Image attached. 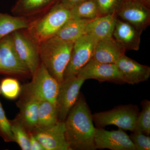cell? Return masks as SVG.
<instances>
[{
    "label": "cell",
    "instance_id": "cell-7",
    "mask_svg": "<svg viewBox=\"0 0 150 150\" xmlns=\"http://www.w3.org/2000/svg\"><path fill=\"white\" fill-rule=\"evenodd\" d=\"M97 42L92 36L87 34L75 41L64 73V81L76 76L91 60Z\"/></svg>",
    "mask_w": 150,
    "mask_h": 150
},
{
    "label": "cell",
    "instance_id": "cell-22",
    "mask_svg": "<svg viewBox=\"0 0 150 150\" xmlns=\"http://www.w3.org/2000/svg\"><path fill=\"white\" fill-rule=\"evenodd\" d=\"M54 0H18L12 11L17 16H31L43 10Z\"/></svg>",
    "mask_w": 150,
    "mask_h": 150
},
{
    "label": "cell",
    "instance_id": "cell-12",
    "mask_svg": "<svg viewBox=\"0 0 150 150\" xmlns=\"http://www.w3.org/2000/svg\"><path fill=\"white\" fill-rule=\"evenodd\" d=\"M117 17L143 32L150 25V11L140 2L128 1L121 4L116 12Z\"/></svg>",
    "mask_w": 150,
    "mask_h": 150
},
{
    "label": "cell",
    "instance_id": "cell-32",
    "mask_svg": "<svg viewBox=\"0 0 150 150\" xmlns=\"http://www.w3.org/2000/svg\"><path fill=\"white\" fill-rule=\"evenodd\" d=\"M142 3H143V4H144V1H143V0H142Z\"/></svg>",
    "mask_w": 150,
    "mask_h": 150
},
{
    "label": "cell",
    "instance_id": "cell-3",
    "mask_svg": "<svg viewBox=\"0 0 150 150\" xmlns=\"http://www.w3.org/2000/svg\"><path fill=\"white\" fill-rule=\"evenodd\" d=\"M71 18V8L61 3L54 6L41 17L31 21L26 30L39 44L55 36Z\"/></svg>",
    "mask_w": 150,
    "mask_h": 150
},
{
    "label": "cell",
    "instance_id": "cell-19",
    "mask_svg": "<svg viewBox=\"0 0 150 150\" xmlns=\"http://www.w3.org/2000/svg\"><path fill=\"white\" fill-rule=\"evenodd\" d=\"M91 20L71 18L55 36L66 42L74 43L86 34L87 25Z\"/></svg>",
    "mask_w": 150,
    "mask_h": 150
},
{
    "label": "cell",
    "instance_id": "cell-5",
    "mask_svg": "<svg viewBox=\"0 0 150 150\" xmlns=\"http://www.w3.org/2000/svg\"><path fill=\"white\" fill-rule=\"evenodd\" d=\"M139 109L137 105H128L118 106L114 109L96 112L93 119L98 128L114 125L124 130L135 131Z\"/></svg>",
    "mask_w": 150,
    "mask_h": 150
},
{
    "label": "cell",
    "instance_id": "cell-30",
    "mask_svg": "<svg viewBox=\"0 0 150 150\" xmlns=\"http://www.w3.org/2000/svg\"><path fill=\"white\" fill-rule=\"evenodd\" d=\"M29 134L30 150H45V149L34 137L32 132L28 131Z\"/></svg>",
    "mask_w": 150,
    "mask_h": 150
},
{
    "label": "cell",
    "instance_id": "cell-2",
    "mask_svg": "<svg viewBox=\"0 0 150 150\" xmlns=\"http://www.w3.org/2000/svg\"><path fill=\"white\" fill-rule=\"evenodd\" d=\"M73 45L56 36L39 43L40 61L60 84L64 81Z\"/></svg>",
    "mask_w": 150,
    "mask_h": 150
},
{
    "label": "cell",
    "instance_id": "cell-18",
    "mask_svg": "<svg viewBox=\"0 0 150 150\" xmlns=\"http://www.w3.org/2000/svg\"><path fill=\"white\" fill-rule=\"evenodd\" d=\"M38 105V100L27 96L18 103L20 112L17 118L28 131H32L37 127Z\"/></svg>",
    "mask_w": 150,
    "mask_h": 150
},
{
    "label": "cell",
    "instance_id": "cell-13",
    "mask_svg": "<svg viewBox=\"0 0 150 150\" xmlns=\"http://www.w3.org/2000/svg\"><path fill=\"white\" fill-rule=\"evenodd\" d=\"M85 80L95 79L100 82L124 83L115 64H104L91 60L77 75Z\"/></svg>",
    "mask_w": 150,
    "mask_h": 150
},
{
    "label": "cell",
    "instance_id": "cell-6",
    "mask_svg": "<svg viewBox=\"0 0 150 150\" xmlns=\"http://www.w3.org/2000/svg\"><path fill=\"white\" fill-rule=\"evenodd\" d=\"M11 35L17 54L27 67L32 76L41 62L39 44L30 35L26 29L17 30Z\"/></svg>",
    "mask_w": 150,
    "mask_h": 150
},
{
    "label": "cell",
    "instance_id": "cell-29",
    "mask_svg": "<svg viewBox=\"0 0 150 150\" xmlns=\"http://www.w3.org/2000/svg\"><path fill=\"white\" fill-rule=\"evenodd\" d=\"M129 137L136 150H150V137L141 131H133Z\"/></svg>",
    "mask_w": 150,
    "mask_h": 150
},
{
    "label": "cell",
    "instance_id": "cell-9",
    "mask_svg": "<svg viewBox=\"0 0 150 150\" xmlns=\"http://www.w3.org/2000/svg\"><path fill=\"white\" fill-rule=\"evenodd\" d=\"M85 81L76 75L64 80L60 84L56 102L59 121H64L66 120L70 110L77 101L80 91Z\"/></svg>",
    "mask_w": 150,
    "mask_h": 150
},
{
    "label": "cell",
    "instance_id": "cell-17",
    "mask_svg": "<svg viewBox=\"0 0 150 150\" xmlns=\"http://www.w3.org/2000/svg\"><path fill=\"white\" fill-rule=\"evenodd\" d=\"M116 18V13H113L91 20L87 25L86 34L97 41L112 37Z\"/></svg>",
    "mask_w": 150,
    "mask_h": 150
},
{
    "label": "cell",
    "instance_id": "cell-15",
    "mask_svg": "<svg viewBox=\"0 0 150 150\" xmlns=\"http://www.w3.org/2000/svg\"><path fill=\"white\" fill-rule=\"evenodd\" d=\"M142 33L117 17L112 36L126 51H137L139 49Z\"/></svg>",
    "mask_w": 150,
    "mask_h": 150
},
{
    "label": "cell",
    "instance_id": "cell-26",
    "mask_svg": "<svg viewBox=\"0 0 150 150\" xmlns=\"http://www.w3.org/2000/svg\"><path fill=\"white\" fill-rule=\"evenodd\" d=\"M142 110L137 118L135 131H141L144 134H150V101L144 100L142 103Z\"/></svg>",
    "mask_w": 150,
    "mask_h": 150
},
{
    "label": "cell",
    "instance_id": "cell-25",
    "mask_svg": "<svg viewBox=\"0 0 150 150\" xmlns=\"http://www.w3.org/2000/svg\"><path fill=\"white\" fill-rule=\"evenodd\" d=\"M22 91L21 86L16 79L6 78L0 82V94L7 99H16Z\"/></svg>",
    "mask_w": 150,
    "mask_h": 150
},
{
    "label": "cell",
    "instance_id": "cell-4",
    "mask_svg": "<svg viewBox=\"0 0 150 150\" xmlns=\"http://www.w3.org/2000/svg\"><path fill=\"white\" fill-rule=\"evenodd\" d=\"M32 77L31 82L23 88L25 96L32 97L38 100H48L56 105L60 84L42 62Z\"/></svg>",
    "mask_w": 150,
    "mask_h": 150
},
{
    "label": "cell",
    "instance_id": "cell-11",
    "mask_svg": "<svg viewBox=\"0 0 150 150\" xmlns=\"http://www.w3.org/2000/svg\"><path fill=\"white\" fill-rule=\"evenodd\" d=\"M94 142L96 149L136 150L129 135L120 128L111 131L96 128Z\"/></svg>",
    "mask_w": 150,
    "mask_h": 150
},
{
    "label": "cell",
    "instance_id": "cell-16",
    "mask_svg": "<svg viewBox=\"0 0 150 150\" xmlns=\"http://www.w3.org/2000/svg\"><path fill=\"white\" fill-rule=\"evenodd\" d=\"M126 51L112 36L97 42L91 60L100 63L115 64L125 55Z\"/></svg>",
    "mask_w": 150,
    "mask_h": 150
},
{
    "label": "cell",
    "instance_id": "cell-27",
    "mask_svg": "<svg viewBox=\"0 0 150 150\" xmlns=\"http://www.w3.org/2000/svg\"><path fill=\"white\" fill-rule=\"evenodd\" d=\"M0 137L6 142H14L11 124L6 116L5 112L0 102Z\"/></svg>",
    "mask_w": 150,
    "mask_h": 150
},
{
    "label": "cell",
    "instance_id": "cell-20",
    "mask_svg": "<svg viewBox=\"0 0 150 150\" xmlns=\"http://www.w3.org/2000/svg\"><path fill=\"white\" fill-rule=\"evenodd\" d=\"M31 21L25 17L0 12V40L17 30L27 29Z\"/></svg>",
    "mask_w": 150,
    "mask_h": 150
},
{
    "label": "cell",
    "instance_id": "cell-24",
    "mask_svg": "<svg viewBox=\"0 0 150 150\" xmlns=\"http://www.w3.org/2000/svg\"><path fill=\"white\" fill-rule=\"evenodd\" d=\"M14 142L23 150H30L28 131L18 118L11 121Z\"/></svg>",
    "mask_w": 150,
    "mask_h": 150
},
{
    "label": "cell",
    "instance_id": "cell-10",
    "mask_svg": "<svg viewBox=\"0 0 150 150\" xmlns=\"http://www.w3.org/2000/svg\"><path fill=\"white\" fill-rule=\"evenodd\" d=\"M30 131L45 150H72L65 136L64 121H59L51 127Z\"/></svg>",
    "mask_w": 150,
    "mask_h": 150
},
{
    "label": "cell",
    "instance_id": "cell-28",
    "mask_svg": "<svg viewBox=\"0 0 150 150\" xmlns=\"http://www.w3.org/2000/svg\"><path fill=\"white\" fill-rule=\"evenodd\" d=\"M100 16L115 13L122 3L121 0H95Z\"/></svg>",
    "mask_w": 150,
    "mask_h": 150
},
{
    "label": "cell",
    "instance_id": "cell-21",
    "mask_svg": "<svg viewBox=\"0 0 150 150\" xmlns=\"http://www.w3.org/2000/svg\"><path fill=\"white\" fill-rule=\"evenodd\" d=\"M37 128H48L55 125L58 121L56 105L46 100H38Z\"/></svg>",
    "mask_w": 150,
    "mask_h": 150
},
{
    "label": "cell",
    "instance_id": "cell-14",
    "mask_svg": "<svg viewBox=\"0 0 150 150\" xmlns=\"http://www.w3.org/2000/svg\"><path fill=\"white\" fill-rule=\"evenodd\" d=\"M124 83L134 85L145 81L150 76V67L123 55L115 63Z\"/></svg>",
    "mask_w": 150,
    "mask_h": 150
},
{
    "label": "cell",
    "instance_id": "cell-23",
    "mask_svg": "<svg viewBox=\"0 0 150 150\" xmlns=\"http://www.w3.org/2000/svg\"><path fill=\"white\" fill-rule=\"evenodd\" d=\"M72 18L93 20L99 17L95 0H86L71 8Z\"/></svg>",
    "mask_w": 150,
    "mask_h": 150
},
{
    "label": "cell",
    "instance_id": "cell-1",
    "mask_svg": "<svg viewBox=\"0 0 150 150\" xmlns=\"http://www.w3.org/2000/svg\"><path fill=\"white\" fill-rule=\"evenodd\" d=\"M85 99L80 95L65 120V136L71 150H94L96 128Z\"/></svg>",
    "mask_w": 150,
    "mask_h": 150
},
{
    "label": "cell",
    "instance_id": "cell-31",
    "mask_svg": "<svg viewBox=\"0 0 150 150\" xmlns=\"http://www.w3.org/2000/svg\"><path fill=\"white\" fill-rule=\"evenodd\" d=\"M85 1L86 0H61V3L71 8Z\"/></svg>",
    "mask_w": 150,
    "mask_h": 150
},
{
    "label": "cell",
    "instance_id": "cell-8",
    "mask_svg": "<svg viewBox=\"0 0 150 150\" xmlns=\"http://www.w3.org/2000/svg\"><path fill=\"white\" fill-rule=\"evenodd\" d=\"M0 74L31 76L29 70L17 54L11 34L0 40Z\"/></svg>",
    "mask_w": 150,
    "mask_h": 150
}]
</instances>
